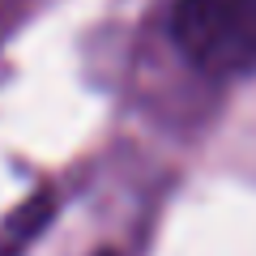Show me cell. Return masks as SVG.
<instances>
[{"label": "cell", "instance_id": "6da1fadb", "mask_svg": "<svg viewBox=\"0 0 256 256\" xmlns=\"http://www.w3.org/2000/svg\"><path fill=\"white\" fill-rule=\"evenodd\" d=\"M171 38L201 73H256V0H175Z\"/></svg>", "mask_w": 256, "mask_h": 256}]
</instances>
